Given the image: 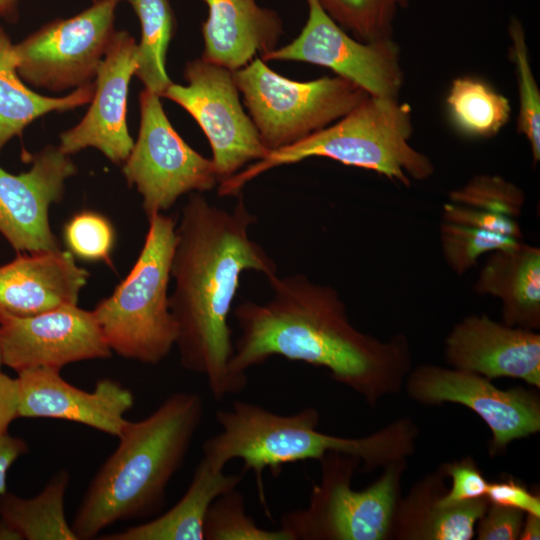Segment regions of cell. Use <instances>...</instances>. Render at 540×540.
Returning <instances> with one entry per match:
<instances>
[{
    "label": "cell",
    "mask_w": 540,
    "mask_h": 540,
    "mask_svg": "<svg viewBox=\"0 0 540 540\" xmlns=\"http://www.w3.org/2000/svg\"><path fill=\"white\" fill-rule=\"evenodd\" d=\"M272 296L264 303L242 301L233 314L240 328L229 363L243 387L246 372L273 356L325 368L331 378L371 407L398 394L412 369L408 338L380 340L350 321L336 289L303 274L267 279Z\"/></svg>",
    "instance_id": "6da1fadb"
},
{
    "label": "cell",
    "mask_w": 540,
    "mask_h": 540,
    "mask_svg": "<svg viewBox=\"0 0 540 540\" xmlns=\"http://www.w3.org/2000/svg\"><path fill=\"white\" fill-rule=\"evenodd\" d=\"M256 223L242 197L232 210L191 193L175 228L169 308L177 326L181 366L205 377L220 401L244 388L232 377L234 352L228 318L245 271L278 274L266 250L251 238Z\"/></svg>",
    "instance_id": "7a4b0ae2"
},
{
    "label": "cell",
    "mask_w": 540,
    "mask_h": 540,
    "mask_svg": "<svg viewBox=\"0 0 540 540\" xmlns=\"http://www.w3.org/2000/svg\"><path fill=\"white\" fill-rule=\"evenodd\" d=\"M203 413L202 397L182 391L144 419L127 422L75 512L71 528L78 540L95 539L118 522L160 514L168 484L187 457Z\"/></svg>",
    "instance_id": "3957f363"
},
{
    "label": "cell",
    "mask_w": 540,
    "mask_h": 540,
    "mask_svg": "<svg viewBox=\"0 0 540 540\" xmlns=\"http://www.w3.org/2000/svg\"><path fill=\"white\" fill-rule=\"evenodd\" d=\"M215 418L220 432L204 442L203 456L221 468L240 459L242 474L255 475L263 503L266 469L278 476L286 464L337 452L358 458L363 471L371 472L413 455L419 434L417 424L403 417L364 437L335 436L317 430L320 413L314 407L285 415L246 401L217 411Z\"/></svg>",
    "instance_id": "277c9868"
},
{
    "label": "cell",
    "mask_w": 540,
    "mask_h": 540,
    "mask_svg": "<svg viewBox=\"0 0 540 540\" xmlns=\"http://www.w3.org/2000/svg\"><path fill=\"white\" fill-rule=\"evenodd\" d=\"M412 112L399 98L368 96L333 124L285 147L271 150L218 185L220 196H237L259 175L311 157L375 171L409 187L434 173L430 158L410 144Z\"/></svg>",
    "instance_id": "5b68a950"
},
{
    "label": "cell",
    "mask_w": 540,
    "mask_h": 540,
    "mask_svg": "<svg viewBox=\"0 0 540 540\" xmlns=\"http://www.w3.org/2000/svg\"><path fill=\"white\" fill-rule=\"evenodd\" d=\"M148 222L143 247L130 272L92 312L112 352L157 365L168 357L177 339L168 294L176 220L162 212Z\"/></svg>",
    "instance_id": "8992f818"
},
{
    "label": "cell",
    "mask_w": 540,
    "mask_h": 540,
    "mask_svg": "<svg viewBox=\"0 0 540 540\" xmlns=\"http://www.w3.org/2000/svg\"><path fill=\"white\" fill-rule=\"evenodd\" d=\"M321 480L313 486L305 508L285 512L279 528L290 540H389L401 497L407 459L383 467L362 490L352 488L358 458L329 452L319 460Z\"/></svg>",
    "instance_id": "52a82bcc"
},
{
    "label": "cell",
    "mask_w": 540,
    "mask_h": 540,
    "mask_svg": "<svg viewBox=\"0 0 540 540\" xmlns=\"http://www.w3.org/2000/svg\"><path fill=\"white\" fill-rule=\"evenodd\" d=\"M233 74L250 117L270 151L333 124L369 96L339 76L303 82L285 78L259 58Z\"/></svg>",
    "instance_id": "ba28073f"
},
{
    "label": "cell",
    "mask_w": 540,
    "mask_h": 540,
    "mask_svg": "<svg viewBox=\"0 0 540 540\" xmlns=\"http://www.w3.org/2000/svg\"><path fill=\"white\" fill-rule=\"evenodd\" d=\"M159 98L147 89L140 93L138 137L123 162V174L142 196L147 219L170 209L182 195L211 191L219 184L212 159L181 138Z\"/></svg>",
    "instance_id": "9c48e42d"
},
{
    "label": "cell",
    "mask_w": 540,
    "mask_h": 540,
    "mask_svg": "<svg viewBox=\"0 0 540 540\" xmlns=\"http://www.w3.org/2000/svg\"><path fill=\"white\" fill-rule=\"evenodd\" d=\"M120 1L96 0L79 14L49 22L14 44L21 79L53 92L92 83L116 33Z\"/></svg>",
    "instance_id": "30bf717a"
},
{
    "label": "cell",
    "mask_w": 540,
    "mask_h": 540,
    "mask_svg": "<svg viewBox=\"0 0 540 540\" xmlns=\"http://www.w3.org/2000/svg\"><path fill=\"white\" fill-rule=\"evenodd\" d=\"M184 79L187 85L172 83L161 97L180 105L201 127L219 183L269 153L242 107L233 71L199 58L186 64Z\"/></svg>",
    "instance_id": "8fae6325"
},
{
    "label": "cell",
    "mask_w": 540,
    "mask_h": 540,
    "mask_svg": "<svg viewBox=\"0 0 540 540\" xmlns=\"http://www.w3.org/2000/svg\"><path fill=\"white\" fill-rule=\"evenodd\" d=\"M407 396L424 405L456 403L472 410L489 427L490 456L504 453L518 439L540 431V397L522 386L500 389L477 373L434 364L412 368L404 387Z\"/></svg>",
    "instance_id": "7c38bea8"
},
{
    "label": "cell",
    "mask_w": 540,
    "mask_h": 540,
    "mask_svg": "<svg viewBox=\"0 0 540 540\" xmlns=\"http://www.w3.org/2000/svg\"><path fill=\"white\" fill-rule=\"evenodd\" d=\"M305 1L308 18L299 35L289 44L262 55V60L323 66L369 96L399 98L404 72L400 49L393 38L362 42L341 28L318 0Z\"/></svg>",
    "instance_id": "4fadbf2b"
},
{
    "label": "cell",
    "mask_w": 540,
    "mask_h": 540,
    "mask_svg": "<svg viewBox=\"0 0 540 540\" xmlns=\"http://www.w3.org/2000/svg\"><path fill=\"white\" fill-rule=\"evenodd\" d=\"M2 365L17 373L112 356L92 311L66 305L31 317L0 322Z\"/></svg>",
    "instance_id": "5bb4252c"
},
{
    "label": "cell",
    "mask_w": 540,
    "mask_h": 540,
    "mask_svg": "<svg viewBox=\"0 0 540 540\" xmlns=\"http://www.w3.org/2000/svg\"><path fill=\"white\" fill-rule=\"evenodd\" d=\"M76 166L59 147L48 146L28 171L12 174L0 167V233L19 253L59 249L49 223V208L64 194Z\"/></svg>",
    "instance_id": "9a60e30c"
},
{
    "label": "cell",
    "mask_w": 540,
    "mask_h": 540,
    "mask_svg": "<svg viewBox=\"0 0 540 540\" xmlns=\"http://www.w3.org/2000/svg\"><path fill=\"white\" fill-rule=\"evenodd\" d=\"M138 44L126 31H116L94 80L91 105L83 119L60 135L62 152L71 155L95 148L114 164H123L134 141L127 126L128 86L135 75Z\"/></svg>",
    "instance_id": "2e32d148"
},
{
    "label": "cell",
    "mask_w": 540,
    "mask_h": 540,
    "mask_svg": "<svg viewBox=\"0 0 540 540\" xmlns=\"http://www.w3.org/2000/svg\"><path fill=\"white\" fill-rule=\"evenodd\" d=\"M52 368L18 372V416L76 422L118 437L135 403L133 392L120 382L104 378L93 391L79 389Z\"/></svg>",
    "instance_id": "e0dca14e"
},
{
    "label": "cell",
    "mask_w": 540,
    "mask_h": 540,
    "mask_svg": "<svg viewBox=\"0 0 540 540\" xmlns=\"http://www.w3.org/2000/svg\"><path fill=\"white\" fill-rule=\"evenodd\" d=\"M444 354L453 368L540 388V334L535 330L496 322L485 314L470 315L449 332Z\"/></svg>",
    "instance_id": "ac0fdd59"
},
{
    "label": "cell",
    "mask_w": 540,
    "mask_h": 540,
    "mask_svg": "<svg viewBox=\"0 0 540 540\" xmlns=\"http://www.w3.org/2000/svg\"><path fill=\"white\" fill-rule=\"evenodd\" d=\"M89 272L69 251L20 253L0 266V322L77 305Z\"/></svg>",
    "instance_id": "d6986e66"
},
{
    "label": "cell",
    "mask_w": 540,
    "mask_h": 540,
    "mask_svg": "<svg viewBox=\"0 0 540 540\" xmlns=\"http://www.w3.org/2000/svg\"><path fill=\"white\" fill-rule=\"evenodd\" d=\"M208 16L202 25L204 60L236 71L277 48L283 34L278 12L256 0H203Z\"/></svg>",
    "instance_id": "ffe728a7"
},
{
    "label": "cell",
    "mask_w": 540,
    "mask_h": 540,
    "mask_svg": "<svg viewBox=\"0 0 540 540\" xmlns=\"http://www.w3.org/2000/svg\"><path fill=\"white\" fill-rule=\"evenodd\" d=\"M447 477L437 468L426 474L400 497L393 517L391 539L471 540L489 502L480 498L456 505H443Z\"/></svg>",
    "instance_id": "44dd1931"
},
{
    "label": "cell",
    "mask_w": 540,
    "mask_h": 540,
    "mask_svg": "<svg viewBox=\"0 0 540 540\" xmlns=\"http://www.w3.org/2000/svg\"><path fill=\"white\" fill-rule=\"evenodd\" d=\"M478 295L501 302L502 322L540 328V249L523 242L489 253L474 284Z\"/></svg>",
    "instance_id": "7402d4cb"
},
{
    "label": "cell",
    "mask_w": 540,
    "mask_h": 540,
    "mask_svg": "<svg viewBox=\"0 0 540 540\" xmlns=\"http://www.w3.org/2000/svg\"><path fill=\"white\" fill-rule=\"evenodd\" d=\"M225 468L202 456L181 499L168 511L123 531L97 537L101 540H204L207 511L220 495L237 488L242 474H226Z\"/></svg>",
    "instance_id": "603a6c76"
},
{
    "label": "cell",
    "mask_w": 540,
    "mask_h": 540,
    "mask_svg": "<svg viewBox=\"0 0 540 540\" xmlns=\"http://www.w3.org/2000/svg\"><path fill=\"white\" fill-rule=\"evenodd\" d=\"M13 43L0 26V151L39 117L91 102L94 81L61 97H49L28 87L17 72Z\"/></svg>",
    "instance_id": "cb8c5ba5"
},
{
    "label": "cell",
    "mask_w": 540,
    "mask_h": 540,
    "mask_svg": "<svg viewBox=\"0 0 540 540\" xmlns=\"http://www.w3.org/2000/svg\"><path fill=\"white\" fill-rule=\"evenodd\" d=\"M69 482V471L59 470L32 498L1 494L0 518L15 528L23 540H78L64 510Z\"/></svg>",
    "instance_id": "d4e9b609"
},
{
    "label": "cell",
    "mask_w": 540,
    "mask_h": 540,
    "mask_svg": "<svg viewBox=\"0 0 540 540\" xmlns=\"http://www.w3.org/2000/svg\"><path fill=\"white\" fill-rule=\"evenodd\" d=\"M136 13L141 26L135 76L145 89L159 97L173 83L166 71V54L175 19L169 0H125Z\"/></svg>",
    "instance_id": "484cf974"
},
{
    "label": "cell",
    "mask_w": 540,
    "mask_h": 540,
    "mask_svg": "<svg viewBox=\"0 0 540 540\" xmlns=\"http://www.w3.org/2000/svg\"><path fill=\"white\" fill-rule=\"evenodd\" d=\"M446 102L455 126L469 136L492 137L510 119L509 100L474 77L454 79Z\"/></svg>",
    "instance_id": "4316f807"
},
{
    "label": "cell",
    "mask_w": 540,
    "mask_h": 540,
    "mask_svg": "<svg viewBox=\"0 0 540 540\" xmlns=\"http://www.w3.org/2000/svg\"><path fill=\"white\" fill-rule=\"evenodd\" d=\"M326 13L362 42L393 38L397 12L409 0H318Z\"/></svg>",
    "instance_id": "83f0119b"
},
{
    "label": "cell",
    "mask_w": 540,
    "mask_h": 540,
    "mask_svg": "<svg viewBox=\"0 0 540 540\" xmlns=\"http://www.w3.org/2000/svg\"><path fill=\"white\" fill-rule=\"evenodd\" d=\"M204 540H290L282 529L260 527L246 511L237 488L217 497L210 505L203 528Z\"/></svg>",
    "instance_id": "f1b7e54d"
},
{
    "label": "cell",
    "mask_w": 540,
    "mask_h": 540,
    "mask_svg": "<svg viewBox=\"0 0 540 540\" xmlns=\"http://www.w3.org/2000/svg\"><path fill=\"white\" fill-rule=\"evenodd\" d=\"M510 55L516 68L519 94L517 131L529 142L534 164L540 160V92L534 78L521 22L509 26Z\"/></svg>",
    "instance_id": "f546056e"
},
{
    "label": "cell",
    "mask_w": 540,
    "mask_h": 540,
    "mask_svg": "<svg viewBox=\"0 0 540 540\" xmlns=\"http://www.w3.org/2000/svg\"><path fill=\"white\" fill-rule=\"evenodd\" d=\"M439 238L446 264L458 275L468 272L483 254L512 248L523 242L513 237L443 220L439 227Z\"/></svg>",
    "instance_id": "4dcf8cb0"
},
{
    "label": "cell",
    "mask_w": 540,
    "mask_h": 540,
    "mask_svg": "<svg viewBox=\"0 0 540 540\" xmlns=\"http://www.w3.org/2000/svg\"><path fill=\"white\" fill-rule=\"evenodd\" d=\"M450 202L517 218L525 204L524 192L497 175H477L449 193Z\"/></svg>",
    "instance_id": "1f68e13d"
},
{
    "label": "cell",
    "mask_w": 540,
    "mask_h": 540,
    "mask_svg": "<svg viewBox=\"0 0 540 540\" xmlns=\"http://www.w3.org/2000/svg\"><path fill=\"white\" fill-rule=\"evenodd\" d=\"M63 235L74 257L110 263L115 233L112 224L103 215L93 211L77 213L66 223Z\"/></svg>",
    "instance_id": "d6a6232c"
},
{
    "label": "cell",
    "mask_w": 540,
    "mask_h": 540,
    "mask_svg": "<svg viewBox=\"0 0 540 540\" xmlns=\"http://www.w3.org/2000/svg\"><path fill=\"white\" fill-rule=\"evenodd\" d=\"M438 468L451 478V487L441 499L443 505H456L486 496L489 482L473 457L442 463Z\"/></svg>",
    "instance_id": "836d02e7"
},
{
    "label": "cell",
    "mask_w": 540,
    "mask_h": 540,
    "mask_svg": "<svg viewBox=\"0 0 540 540\" xmlns=\"http://www.w3.org/2000/svg\"><path fill=\"white\" fill-rule=\"evenodd\" d=\"M443 221L523 239L522 230L515 218L453 202L444 204Z\"/></svg>",
    "instance_id": "e575fe53"
},
{
    "label": "cell",
    "mask_w": 540,
    "mask_h": 540,
    "mask_svg": "<svg viewBox=\"0 0 540 540\" xmlns=\"http://www.w3.org/2000/svg\"><path fill=\"white\" fill-rule=\"evenodd\" d=\"M524 517L520 510L489 503L477 521L475 535L478 540H517Z\"/></svg>",
    "instance_id": "d590c367"
},
{
    "label": "cell",
    "mask_w": 540,
    "mask_h": 540,
    "mask_svg": "<svg viewBox=\"0 0 540 540\" xmlns=\"http://www.w3.org/2000/svg\"><path fill=\"white\" fill-rule=\"evenodd\" d=\"M485 498L492 504L540 516L539 493L530 491L523 482L510 475L489 482Z\"/></svg>",
    "instance_id": "8d00e7d4"
},
{
    "label": "cell",
    "mask_w": 540,
    "mask_h": 540,
    "mask_svg": "<svg viewBox=\"0 0 540 540\" xmlns=\"http://www.w3.org/2000/svg\"><path fill=\"white\" fill-rule=\"evenodd\" d=\"M18 406L17 378L0 371V437L8 433L12 421L19 417Z\"/></svg>",
    "instance_id": "74e56055"
},
{
    "label": "cell",
    "mask_w": 540,
    "mask_h": 540,
    "mask_svg": "<svg viewBox=\"0 0 540 540\" xmlns=\"http://www.w3.org/2000/svg\"><path fill=\"white\" fill-rule=\"evenodd\" d=\"M27 451L28 445L23 439L8 433L0 437V495L7 492L6 478L9 468Z\"/></svg>",
    "instance_id": "f35d334b"
},
{
    "label": "cell",
    "mask_w": 540,
    "mask_h": 540,
    "mask_svg": "<svg viewBox=\"0 0 540 540\" xmlns=\"http://www.w3.org/2000/svg\"><path fill=\"white\" fill-rule=\"evenodd\" d=\"M540 539V516L525 514L519 540Z\"/></svg>",
    "instance_id": "ab89813d"
},
{
    "label": "cell",
    "mask_w": 540,
    "mask_h": 540,
    "mask_svg": "<svg viewBox=\"0 0 540 540\" xmlns=\"http://www.w3.org/2000/svg\"><path fill=\"white\" fill-rule=\"evenodd\" d=\"M0 540H23L21 534L0 518Z\"/></svg>",
    "instance_id": "60d3db41"
},
{
    "label": "cell",
    "mask_w": 540,
    "mask_h": 540,
    "mask_svg": "<svg viewBox=\"0 0 540 540\" xmlns=\"http://www.w3.org/2000/svg\"><path fill=\"white\" fill-rule=\"evenodd\" d=\"M18 0H0V15L4 17H13L16 13Z\"/></svg>",
    "instance_id": "b9f144b4"
},
{
    "label": "cell",
    "mask_w": 540,
    "mask_h": 540,
    "mask_svg": "<svg viewBox=\"0 0 540 540\" xmlns=\"http://www.w3.org/2000/svg\"><path fill=\"white\" fill-rule=\"evenodd\" d=\"M2 361H1V352H0V371H1Z\"/></svg>",
    "instance_id": "7bdbcfd3"
}]
</instances>
